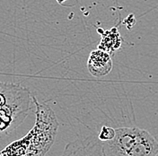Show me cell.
Returning <instances> with one entry per match:
<instances>
[{"label":"cell","instance_id":"1","mask_svg":"<svg viewBox=\"0 0 158 156\" xmlns=\"http://www.w3.org/2000/svg\"><path fill=\"white\" fill-rule=\"evenodd\" d=\"M32 102L36 108L33 127L25 137L0 151V156H45L54 144L59 126L54 110L34 96Z\"/></svg>","mask_w":158,"mask_h":156},{"label":"cell","instance_id":"2","mask_svg":"<svg viewBox=\"0 0 158 156\" xmlns=\"http://www.w3.org/2000/svg\"><path fill=\"white\" fill-rule=\"evenodd\" d=\"M102 145L105 156H156L158 154L156 139L137 126L115 127V137Z\"/></svg>","mask_w":158,"mask_h":156},{"label":"cell","instance_id":"3","mask_svg":"<svg viewBox=\"0 0 158 156\" xmlns=\"http://www.w3.org/2000/svg\"><path fill=\"white\" fill-rule=\"evenodd\" d=\"M29 89L0 83V137L12 134L24 121L31 106Z\"/></svg>","mask_w":158,"mask_h":156},{"label":"cell","instance_id":"4","mask_svg":"<svg viewBox=\"0 0 158 156\" xmlns=\"http://www.w3.org/2000/svg\"><path fill=\"white\" fill-rule=\"evenodd\" d=\"M60 156H105L97 134L77 138L69 142Z\"/></svg>","mask_w":158,"mask_h":156},{"label":"cell","instance_id":"5","mask_svg":"<svg viewBox=\"0 0 158 156\" xmlns=\"http://www.w3.org/2000/svg\"><path fill=\"white\" fill-rule=\"evenodd\" d=\"M87 68L90 74L95 77L107 76L112 69L110 55L100 49L93 50L87 60Z\"/></svg>","mask_w":158,"mask_h":156},{"label":"cell","instance_id":"6","mask_svg":"<svg viewBox=\"0 0 158 156\" xmlns=\"http://www.w3.org/2000/svg\"><path fill=\"white\" fill-rule=\"evenodd\" d=\"M99 33L102 34V39L99 44L98 49L110 54L116 51L121 46V37L117 27L103 31L98 29Z\"/></svg>","mask_w":158,"mask_h":156},{"label":"cell","instance_id":"7","mask_svg":"<svg viewBox=\"0 0 158 156\" xmlns=\"http://www.w3.org/2000/svg\"><path fill=\"white\" fill-rule=\"evenodd\" d=\"M115 137V127L102 125L99 132L97 133V137L101 142H106Z\"/></svg>","mask_w":158,"mask_h":156},{"label":"cell","instance_id":"8","mask_svg":"<svg viewBox=\"0 0 158 156\" xmlns=\"http://www.w3.org/2000/svg\"><path fill=\"white\" fill-rule=\"evenodd\" d=\"M57 1L59 2V4H62V3H63L64 1H66V0H57Z\"/></svg>","mask_w":158,"mask_h":156},{"label":"cell","instance_id":"9","mask_svg":"<svg viewBox=\"0 0 158 156\" xmlns=\"http://www.w3.org/2000/svg\"><path fill=\"white\" fill-rule=\"evenodd\" d=\"M156 156H158V154H157V155H156Z\"/></svg>","mask_w":158,"mask_h":156}]
</instances>
